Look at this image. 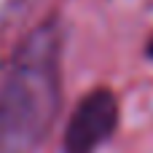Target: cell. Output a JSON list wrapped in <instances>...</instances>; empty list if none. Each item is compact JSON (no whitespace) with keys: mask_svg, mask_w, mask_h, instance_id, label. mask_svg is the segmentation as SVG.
<instances>
[{"mask_svg":"<svg viewBox=\"0 0 153 153\" xmlns=\"http://www.w3.org/2000/svg\"><path fill=\"white\" fill-rule=\"evenodd\" d=\"M148 56H151V59H153V40H151V43H148Z\"/></svg>","mask_w":153,"mask_h":153,"instance_id":"3","label":"cell"},{"mask_svg":"<svg viewBox=\"0 0 153 153\" xmlns=\"http://www.w3.org/2000/svg\"><path fill=\"white\" fill-rule=\"evenodd\" d=\"M59 110V24L32 30L0 78V153H30Z\"/></svg>","mask_w":153,"mask_h":153,"instance_id":"1","label":"cell"},{"mask_svg":"<svg viewBox=\"0 0 153 153\" xmlns=\"http://www.w3.org/2000/svg\"><path fill=\"white\" fill-rule=\"evenodd\" d=\"M118 121V102L110 89L89 91L65 129V153H91L100 143H105Z\"/></svg>","mask_w":153,"mask_h":153,"instance_id":"2","label":"cell"}]
</instances>
